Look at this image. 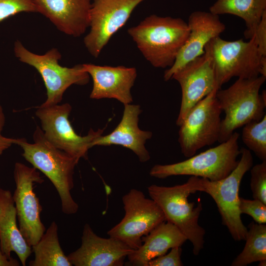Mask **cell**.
Returning <instances> with one entry per match:
<instances>
[{
	"label": "cell",
	"mask_w": 266,
	"mask_h": 266,
	"mask_svg": "<svg viewBox=\"0 0 266 266\" xmlns=\"http://www.w3.org/2000/svg\"><path fill=\"white\" fill-rule=\"evenodd\" d=\"M33 143H29L25 138H17L15 144L22 149L24 159L41 171L54 186L63 212L67 215L76 213L79 206L73 199L71 191L74 187V168L78 162L51 143L38 126L33 132Z\"/></svg>",
	"instance_id": "obj_1"
},
{
	"label": "cell",
	"mask_w": 266,
	"mask_h": 266,
	"mask_svg": "<svg viewBox=\"0 0 266 266\" xmlns=\"http://www.w3.org/2000/svg\"><path fill=\"white\" fill-rule=\"evenodd\" d=\"M145 59L154 67H171L187 39V23L180 18L151 15L128 30Z\"/></svg>",
	"instance_id": "obj_2"
},
{
	"label": "cell",
	"mask_w": 266,
	"mask_h": 266,
	"mask_svg": "<svg viewBox=\"0 0 266 266\" xmlns=\"http://www.w3.org/2000/svg\"><path fill=\"white\" fill-rule=\"evenodd\" d=\"M201 178L191 176L181 185L163 186L155 184L147 188L148 194L162 209L166 221L175 225L193 245V253L197 256L203 248L205 231L199 223L202 210L199 201L189 202L188 197L197 191L202 192Z\"/></svg>",
	"instance_id": "obj_3"
},
{
	"label": "cell",
	"mask_w": 266,
	"mask_h": 266,
	"mask_svg": "<svg viewBox=\"0 0 266 266\" xmlns=\"http://www.w3.org/2000/svg\"><path fill=\"white\" fill-rule=\"evenodd\" d=\"M266 79L262 75L237 78L228 88L217 91L216 97L225 115L221 120L219 143L228 139L235 130L251 121L261 120L266 114V90L260 94Z\"/></svg>",
	"instance_id": "obj_4"
},
{
	"label": "cell",
	"mask_w": 266,
	"mask_h": 266,
	"mask_svg": "<svg viewBox=\"0 0 266 266\" xmlns=\"http://www.w3.org/2000/svg\"><path fill=\"white\" fill-rule=\"evenodd\" d=\"M204 51L211 58L219 89L234 77L249 79L261 75L266 64V56L260 53L254 36L248 41H227L218 36L205 45Z\"/></svg>",
	"instance_id": "obj_5"
},
{
	"label": "cell",
	"mask_w": 266,
	"mask_h": 266,
	"mask_svg": "<svg viewBox=\"0 0 266 266\" xmlns=\"http://www.w3.org/2000/svg\"><path fill=\"white\" fill-rule=\"evenodd\" d=\"M239 134L233 132L226 141L189 159L168 165H156L149 174L164 179L171 176L190 175L215 181L225 178L236 167L240 155Z\"/></svg>",
	"instance_id": "obj_6"
},
{
	"label": "cell",
	"mask_w": 266,
	"mask_h": 266,
	"mask_svg": "<svg viewBox=\"0 0 266 266\" xmlns=\"http://www.w3.org/2000/svg\"><path fill=\"white\" fill-rule=\"evenodd\" d=\"M13 50L20 62L33 67L40 74L47 92V99L42 105L58 104L70 86L85 85L89 82L90 75L83 69L82 64L71 67L59 64L62 55L57 48H53L42 55L36 54L17 40L14 43Z\"/></svg>",
	"instance_id": "obj_7"
},
{
	"label": "cell",
	"mask_w": 266,
	"mask_h": 266,
	"mask_svg": "<svg viewBox=\"0 0 266 266\" xmlns=\"http://www.w3.org/2000/svg\"><path fill=\"white\" fill-rule=\"evenodd\" d=\"M240 159L236 167L226 177L215 181L201 178L202 192L210 195L215 201L225 226L234 240H244L247 228L241 219L239 209V189L242 179L253 166L251 151L242 148Z\"/></svg>",
	"instance_id": "obj_8"
},
{
	"label": "cell",
	"mask_w": 266,
	"mask_h": 266,
	"mask_svg": "<svg viewBox=\"0 0 266 266\" xmlns=\"http://www.w3.org/2000/svg\"><path fill=\"white\" fill-rule=\"evenodd\" d=\"M122 201L125 215L107 233L135 250L141 245L142 237L166 221V218L158 204L140 190L131 189Z\"/></svg>",
	"instance_id": "obj_9"
},
{
	"label": "cell",
	"mask_w": 266,
	"mask_h": 266,
	"mask_svg": "<svg viewBox=\"0 0 266 266\" xmlns=\"http://www.w3.org/2000/svg\"><path fill=\"white\" fill-rule=\"evenodd\" d=\"M218 90L215 88L196 104L179 126L178 142L186 157L218 141L222 112L216 97Z\"/></svg>",
	"instance_id": "obj_10"
},
{
	"label": "cell",
	"mask_w": 266,
	"mask_h": 266,
	"mask_svg": "<svg viewBox=\"0 0 266 266\" xmlns=\"http://www.w3.org/2000/svg\"><path fill=\"white\" fill-rule=\"evenodd\" d=\"M71 106L68 103L36 107L35 115L39 119L46 139L58 149L74 157L78 162L86 159L92 142L102 135L103 130L91 129L85 136L78 135L68 119Z\"/></svg>",
	"instance_id": "obj_11"
},
{
	"label": "cell",
	"mask_w": 266,
	"mask_h": 266,
	"mask_svg": "<svg viewBox=\"0 0 266 266\" xmlns=\"http://www.w3.org/2000/svg\"><path fill=\"white\" fill-rule=\"evenodd\" d=\"M16 188L12 196L19 230L29 245L32 246L46 231L40 219L42 207L34 192L35 184L44 179L34 167L17 162L13 171Z\"/></svg>",
	"instance_id": "obj_12"
},
{
	"label": "cell",
	"mask_w": 266,
	"mask_h": 266,
	"mask_svg": "<svg viewBox=\"0 0 266 266\" xmlns=\"http://www.w3.org/2000/svg\"><path fill=\"white\" fill-rule=\"evenodd\" d=\"M145 0H92L90 31L83 42L89 53L98 58L109 40L127 22L133 11Z\"/></svg>",
	"instance_id": "obj_13"
},
{
	"label": "cell",
	"mask_w": 266,
	"mask_h": 266,
	"mask_svg": "<svg viewBox=\"0 0 266 266\" xmlns=\"http://www.w3.org/2000/svg\"><path fill=\"white\" fill-rule=\"evenodd\" d=\"M171 79L179 83L182 92L180 110L176 121L178 126L196 104L215 88L219 89L211 58L205 51L177 70Z\"/></svg>",
	"instance_id": "obj_14"
},
{
	"label": "cell",
	"mask_w": 266,
	"mask_h": 266,
	"mask_svg": "<svg viewBox=\"0 0 266 266\" xmlns=\"http://www.w3.org/2000/svg\"><path fill=\"white\" fill-rule=\"evenodd\" d=\"M133 251L117 238L98 236L86 224L80 247L67 257L75 266H122L125 258Z\"/></svg>",
	"instance_id": "obj_15"
},
{
	"label": "cell",
	"mask_w": 266,
	"mask_h": 266,
	"mask_svg": "<svg viewBox=\"0 0 266 266\" xmlns=\"http://www.w3.org/2000/svg\"><path fill=\"white\" fill-rule=\"evenodd\" d=\"M187 24L188 36L173 65L165 71L164 78L166 81L171 79L172 75L187 63L203 54L205 45L212 38L220 36L226 29L219 16L209 11L192 12L189 16Z\"/></svg>",
	"instance_id": "obj_16"
},
{
	"label": "cell",
	"mask_w": 266,
	"mask_h": 266,
	"mask_svg": "<svg viewBox=\"0 0 266 266\" xmlns=\"http://www.w3.org/2000/svg\"><path fill=\"white\" fill-rule=\"evenodd\" d=\"M82 66L93 80L91 99H114L124 105L133 101L131 90L137 76L135 67L92 64H82Z\"/></svg>",
	"instance_id": "obj_17"
},
{
	"label": "cell",
	"mask_w": 266,
	"mask_h": 266,
	"mask_svg": "<svg viewBox=\"0 0 266 266\" xmlns=\"http://www.w3.org/2000/svg\"><path fill=\"white\" fill-rule=\"evenodd\" d=\"M38 13L67 35L80 36L89 27L92 0H32Z\"/></svg>",
	"instance_id": "obj_18"
},
{
	"label": "cell",
	"mask_w": 266,
	"mask_h": 266,
	"mask_svg": "<svg viewBox=\"0 0 266 266\" xmlns=\"http://www.w3.org/2000/svg\"><path fill=\"white\" fill-rule=\"evenodd\" d=\"M141 112L139 105H124L122 119L116 128L110 133L96 138L91 144L92 147L96 145H120L131 150L140 162L149 161L150 156L145 144L146 140L151 138L152 133L139 128V115Z\"/></svg>",
	"instance_id": "obj_19"
},
{
	"label": "cell",
	"mask_w": 266,
	"mask_h": 266,
	"mask_svg": "<svg viewBox=\"0 0 266 266\" xmlns=\"http://www.w3.org/2000/svg\"><path fill=\"white\" fill-rule=\"evenodd\" d=\"M17 220L16 209L11 192L0 188V248L9 258H11V252H15L22 265L25 266L32 252V247L22 235Z\"/></svg>",
	"instance_id": "obj_20"
},
{
	"label": "cell",
	"mask_w": 266,
	"mask_h": 266,
	"mask_svg": "<svg viewBox=\"0 0 266 266\" xmlns=\"http://www.w3.org/2000/svg\"><path fill=\"white\" fill-rule=\"evenodd\" d=\"M187 240L175 225L165 221L142 237L141 245L127 256V264L147 266L151 260L166 254L173 247L181 246Z\"/></svg>",
	"instance_id": "obj_21"
},
{
	"label": "cell",
	"mask_w": 266,
	"mask_h": 266,
	"mask_svg": "<svg viewBox=\"0 0 266 266\" xmlns=\"http://www.w3.org/2000/svg\"><path fill=\"white\" fill-rule=\"evenodd\" d=\"M209 12L218 16L231 14L242 19L246 26L244 36L249 39L266 12V0H217L209 7Z\"/></svg>",
	"instance_id": "obj_22"
},
{
	"label": "cell",
	"mask_w": 266,
	"mask_h": 266,
	"mask_svg": "<svg viewBox=\"0 0 266 266\" xmlns=\"http://www.w3.org/2000/svg\"><path fill=\"white\" fill-rule=\"evenodd\" d=\"M34 258L30 266H71L63 251L58 237V226L53 221L38 241L32 246Z\"/></svg>",
	"instance_id": "obj_23"
},
{
	"label": "cell",
	"mask_w": 266,
	"mask_h": 266,
	"mask_svg": "<svg viewBox=\"0 0 266 266\" xmlns=\"http://www.w3.org/2000/svg\"><path fill=\"white\" fill-rule=\"evenodd\" d=\"M244 240L245 246L233 260L232 266H246L259 262L260 266L266 265V225L252 222L248 225Z\"/></svg>",
	"instance_id": "obj_24"
},
{
	"label": "cell",
	"mask_w": 266,
	"mask_h": 266,
	"mask_svg": "<svg viewBox=\"0 0 266 266\" xmlns=\"http://www.w3.org/2000/svg\"><path fill=\"white\" fill-rule=\"evenodd\" d=\"M242 139L250 151L262 161H266V115L259 121H251L243 126Z\"/></svg>",
	"instance_id": "obj_25"
},
{
	"label": "cell",
	"mask_w": 266,
	"mask_h": 266,
	"mask_svg": "<svg viewBox=\"0 0 266 266\" xmlns=\"http://www.w3.org/2000/svg\"><path fill=\"white\" fill-rule=\"evenodd\" d=\"M250 188L253 199L266 204V161L250 168Z\"/></svg>",
	"instance_id": "obj_26"
},
{
	"label": "cell",
	"mask_w": 266,
	"mask_h": 266,
	"mask_svg": "<svg viewBox=\"0 0 266 266\" xmlns=\"http://www.w3.org/2000/svg\"><path fill=\"white\" fill-rule=\"evenodd\" d=\"M21 12L38 11L32 0H0V22Z\"/></svg>",
	"instance_id": "obj_27"
},
{
	"label": "cell",
	"mask_w": 266,
	"mask_h": 266,
	"mask_svg": "<svg viewBox=\"0 0 266 266\" xmlns=\"http://www.w3.org/2000/svg\"><path fill=\"white\" fill-rule=\"evenodd\" d=\"M239 209L241 214L250 216L258 224H266V204L258 199L239 198Z\"/></svg>",
	"instance_id": "obj_28"
},
{
	"label": "cell",
	"mask_w": 266,
	"mask_h": 266,
	"mask_svg": "<svg viewBox=\"0 0 266 266\" xmlns=\"http://www.w3.org/2000/svg\"><path fill=\"white\" fill-rule=\"evenodd\" d=\"M182 251L181 246L173 247L168 253L151 260L147 266H182Z\"/></svg>",
	"instance_id": "obj_29"
},
{
	"label": "cell",
	"mask_w": 266,
	"mask_h": 266,
	"mask_svg": "<svg viewBox=\"0 0 266 266\" xmlns=\"http://www.w3.org/2000/svg\"><path fill=\"white\" fill-rule=\"evenodd\" d=\"M253 36L260 53L266 56V12L264 13Z\"/></svg>",
	"instance_id": "obj_30"
},
{
	"label": "cell",
	"mask_w": 266,
	"mask_h": 266,
	"mask_svg": "<svg viewBox=\"0 0 266 266\" xmlns=\"http://www.w3.org/2000/svg\"><path fill=\"white\" fill-rule=\"evenodd\" d=\"M16 140L17 138L5 137L0 133V155L12 144H15Z\"/></svg>",
	"instance_id": "obj_31"
},
{
	"label": "cell",
	"mask_w": 266,
	"mask_h": 266,
	"mask_svg": "<svg viewBox=\"0 0 266 266\" xmlns=\"http://www.w3.org/2000/svg\"><path fill=\"white\" fill-rule=\"evenodd\" d=\"M18 261L12 258H8L2 252L0 248V266H19Z\"/></svg>",
	"instance_id": "obj_32"
},
{
	"label": "cell",
	"mask_w": 266,
	"mask_h": 266,
	"mask_svg": "<svg viewBox=\"0 0 266 266\" xmlns=\"http://www.w3.org/2000/svg\"><path fill=\"white\" fill-rule=\"evenodd\" d=\"M5 118L2 107L0 104V133H1L5 125Z\"/></svg>",
	"instance_id": "obj_33"
}]
</instances>
